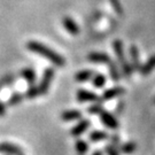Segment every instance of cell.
<instances>
[{
    "label": "cell",
    "mask_w": 155,
    "mask_h": 155,
    "mask_svg": "<svg viewBox=\"0 0 155 155\" xmlns=\"http://www.w3.org/2000/svg\"><path fill=\"white\" fill-rule=\"evenodd\" d=\"M27 48L32 53H36L38 55L43 56L47 61H50L53 66L63 67L66 64V59L61 54H59L58 52L52 50L51 47H48L47 45L43 44V43H39L36 40H30L27 43Z\"/></svg>",
    "instance_id": "cell-1"
},
{
    "label": "cell",
    "mask_w": 155,
    "mask_h": 155,
    "mask_svg": "<svg viewBox=\"0 0 155 155\" xmlns=\"http://www.w3.org/2000/svg\"><path fill=\"white\" fill-rule=\"evenodd\" d=\"M113 50H114V53L116 55L117 61L120 63V69H121L123 77H125L127 79H130L131 76H132L133 69L131 63L127 61V56H125L124 46H123V41L121 39H115L113 41Z\"/></svg>",
    "instance_id": "cell-2"
},
{
    "label": "cell",
    "mask_w": 155,
    "mask_h": 155,
    "mask_svg": "<svg viewBox=\"0 0 155 155\" xmlns=\"http://www.w3.org/2000/svg\"><path fill=\"white\" fill-rule=\"evenodd\" d=\"M54 76H55V69H54L53 67H47L44 70L43 76H41V79H40L39 85H38L40 95H45V94L48 92L51 83H52L53 79H54Z\"/></svg>",
    "instance_id": "cell-3"
},
{
    "label": "cell",
    "mask_w": 155,
    "mask_h": 155,
    "mask_svg": "<svg viewBox=\"0 0 155 155\" xmlns=\"http://www.w3.org/2000/svg\"><path fill=\"white\" fill-rule=\"evenodd\" d=\"M100 116V121L101 123L105 125L106 127H108V129H110L113 131H116L118 127H120V123H118V120H117V116L116 115H114L113 113L110 111L104 110L101 111V114L99 115Z\"/></svg>",
    "instance_id": "cell-4"
},
{
    "label": "cell",
    "mask_w": 155,
    "mask_h": 155,
    "mask_svg": "<svg viewBox=\"0 0 155 155\" xmlns=\"http://www.w3.org/2000/svg\"><path fill=\"white\" fill-rule=\"evenodd\" d=\"M123 94H125V89L123 86H120V85L113 86L110 89H107L106 91H104V93L100 95V101L102 104L105 101H109V100H113L115 98H120Z\"/></svg>",
    "instance_id": "cell-5"
},
{
    "label": "cell",
    "mask_w": 155,
    "mask_h": 155,
    "mask_svg": "<svg viewBox=\"0 0 155 155\" xmlns=\"http://www.w3.org/2000/svg\"><path fill=\"white\" fill-rule=\"evenodd\" d=\"M76 99L81 104H83V102H101L100 101V95H98L92 91L84 89L78 90L77 93H76Z\"/></svg>",
    "instance_id": "cell-6"
},
{
    "label": "cell",
    "mask_w": 155,
    "mask_h": 155,
    "mask_svg": "<svg viewBox=\"0 0 155 155\" xmlns=\"http://www.w3.org/2000/svg\"><path fill=\"white\" fill-rule=\"evenodd\" d=\"M23 153V150L18 146L13 143L8 141H2L0 143V154L5 155H20Z\"/></svg>",
    "instance_id": "cell-7"
},
{
    "label": "cell",
    "mask_w": 155,
    "mask_h": 155,
    "mask_svg": "<svg viewBox=\"0 0 155 155\" xmlns=\"http://www.w3.org/2000/svg\"><path fill=\"white\" fill-rule=\"evenodd\" d=\"M90 127H91V121L87 120V118H82V120H79V122L76 125H74L71 127L70 134L75 138H79Z\"/></svg>",
    "instance_id": "cell-8"
},
{
    "label": "cell",
    "mask_w": 155,
    "mask_h": 155,
    "mask_svg": "<svg viewBox=\"0 0 155 155\" xmlns=\"http://www.w3.org/2000/svg\"><path fill=\"white\" fill-rule=\"evenodd\" d=\"M87 60L90 62H93V63H104V64H109L113 59L110 58L109 54L104 53V52H92L90 53L87 56Z\"/></svg>",
    "instance_id": "cell-9"
},
{
    "label": "cell",
    "mask_w": 155,
    "mask_h": 155,
    "mask_svg": "<svg viewBox=\"0 0 155 155\" xmlns=\"http://www.w3.org/2000/svg\"><path fill=\"white\" fill-rule=\"evenodd\" d=\"M61 120L63 122H71V121H79L83 118V113L78 109H68L61 113Z\"/></svg>",
    "instance_id": "cell-10"
},
{
    "label": "cell",
    "mask_w": 155,
    "mask_h": 155,
    "mask_svg": "<svg viewBox=\"0 0 155 155\" xmlns=\"http://www.w3.org/2000/svg\"><path fill=\"white\" fill-rule=\"evenodd\" d=\"M62 24L64 29L67 30V32L72 35V36H77L78 33L81 32L79 27L77 25V23L74 21V18L70 16H64L62 20Z\"/></svg>",
    "instance_id": "cell-11"
},
{
    "label": "cell",
    "mask_w": 155,
    "mask_h": 155,
    "mask_svg": "<svg viewBox=\"0 0 155 155\" xmlns=\"http://www.w3.org/2000/svg\"><path fill=\"white\" fill-rule=\"evenodd\" d=\"M130 63L132 66V69L136 71L140 69V58H139V50L136 45H131L130 46Z\"/></svg>",
    "instance_id": "cell-12"
},
{
    "label": "cell",
    "mask_w": 155,
    "mask_h": 155,
    "mask_svg": "<svg viewBox=\"0 0 155 155\" xmlns=\"http://www.w3.org/2000/svg\"><path fill=\"white\" fill-rule=\"evenodd\" d=\"M20 76L27 81V83L29 85H35L36 84V79H37V76H36V71L33 68H30V67H27L22 69L20 71Z\"/></svg>",
    "instance_id": "cell-13"
},
{
    "label": "cell",
    "mask_w": 155,
    "mask_h": 155,
    "mask_svg": "<svg viewBox=\"0 0 155 155\" xmlns=\"http://www.w3.org/2000/svg\"><path fill=\"white\" fill-rule=\"evenodd\" d=\"M155 69V54L150 55L148 58V60L145 62L144 64H141L140 69H139V72L141 76H148L150 72Z\"/></svg>",
    "instance_id": "cell-14"
},
{
    "label": "cell",
    "mask_w": 155,
    "mask_h": 155,
    "mask_svg": "<svg viewBox=\"0 0 155 155\" xmlns=\"http://www.w3.org/2000/svg\"><path fill=\"white\" fill-rule=\"evenodd\" d=\"M89 139L91 143H100V141H104L109 139V134L107 131L104 130H93L89 133Z\"/></svg>",
    "instance_id": "cell-15"
},
{
    "label": "cell",
    "mask_w": 155,
    "mask_h": 155,
    "mask_svg": "<svg viewBox=\"0 0 155 155\" xmlns=\"http://www.w3.org/2000/svg\"><path fill=\"white\" fill-rule=\"evenodd\" d=\"M94 74H95V72H94L92 69H84V70H81V71L76 72V75H75V81L78 82V83L87 82V81H91V79L93 78Z\"/></svg>",
    "instance_id": "cell-16"
},
{
    "label": "cell",
    "mask_w": 155,
    "mask_h": 155,
    "mask_svg": "<svg viewBox=\"0 0 155 155\" xmlns=\"http://www.w3.org/2000/svg\"><path fill=\"white\" fill-rule=\"evenodd\" d=\"M108 70H109V76H110L111 81L114 83H117L121 81V69L120 67L117 66V63L115 61H111L109 64H108Z\"/></svg>",
    "instance_id": "cell-17"
},
{
    "label": "cell",
    "mask_w": 155,
    "mask_h": 155,
    "mask_svg": "<svg viewBox=\"0 0 155 155\" xmlns=\"http://www.w3.org/2000/svg\"><path fill=\"white\" fill-rule=\"evenodd\" d=\"M24 99H25V93H22L20 91H15V92H13L11 94L9 99L7 101V106H9V107L18 106Z\"/></svg>",
    "instance_id": "cell-18"
},
{
    "label": "cell",
    "mask_w": 155,
    "mask_h": 155,
    "mask_svg": "<svg viewBox=\"0 0 155 155\" xmlns=\"http://www.w3.org/2000/svg\"><path fill=\"white\" fill-rule=\"evenodd\" d=\"M91 81H92V85L95 89H104L106 82H107V77L102 72H98V74H94L93 78Z\"/></svg>",
    "instance_id": "cell-19"
},
{
    "label": "cell",
    "mask_w": 155,
    "mask_h": 155,
    "mask_svg": "<svg viewBox=\"0 0 155 155\" xmlns=\"http://www.w3.org/2000/svg\"><path fill=\"white\" fill-rule=\"evenodd\" d=\"M17 79V76L15 74H7L4 75L2 77H0V91L6 87V86H11L13 83H15Z\"/></svg>",
    "instance_id": "cell-20"
},
{
    "label": "cell",
    "mask_w": 155,
    "mask_h": 155,
    "mask_svg": "<svg viewBox=\"0 0 155 155\" xmlns=\"http://www.w3.org/2000/svg\"><path fill=\"white\" fill-rule=\"evenodd\" d=\"M136 148H137V144L134 141H127L124 144H121L118 150H120L121 154L130 155L136 152Z\"/></svg>",
    "instance_id": "cell-21"
},
{
    "label": "cell",
    "mask_w": 155,
    "mask_h": 155,
    "mask_svg": "<svg viewBox=\"0 0 155 155\" xmlns=\"http://www.w3.org/2000/svg\"><path fill=\"white\" fill-rule=\"evenodd\" d=\"M75 150L78 155H85L89 152V144L83 139L78 138L75 143Z\"/></svg>",
    "instance_id": "cell-22"
},
{
    "label": "cell",
    "mask_w": 155,
    "mask_h": 155,
    "mask_svg": "<svg viewBox=\"0 0 155 155\" xmlns=\"http://www.w3.org/2000/svg\"><path fill=\"white\" fill-rule=\"evenodd\" d=\"M37 97H40L38 85H29L25 91V99H36Z\"/></svg>",
    "instance_id": "cell-23"
},
{
    "label": "cell",
    "mask_w": 155,
    "mask_h": 155,
    "mask_svg": "<svg viewBox=\"0 0 155 155\" xmlns=\"http://www.w3.org/2000/svg\"><path fill=\"white\" fill-rule=\"evenodd\" d=\"M86 110H87L90 115H100L101 111L104 110V107L101 105V102H94V104H92L91 106L87 107Z\"/></svg>",
    "instance_id": "cell-24"
},
{
    "label": "cell",
    "mask_w": 155,
    "mask_h": 155,
    "mask_svg": "<svg viewBox=\"0 0 155 155\" xmlns=\"http://www.w3.org/2000/svg\"><path fill=\"white\" fill-rule=\"evenodd\" d=\"M109 4L118 16H123V7L120 2V0H109Z\"/></svg>",
    "instance_id": "cell-25"
},
{
    "label": "cell",
    "mask_w": 155,
    "mask_h": 155,
    "mask_svg": "<svg viewBox=\"0 0 155 155\" xmlns=\"http://www.w3.org/2000/svg\"><path fill=\"white\" fill-rule=\"evenodd\" d=\"M105 153L107 155H120L121 154V153H120V150L117 148L116 146L111 145L110 143L105 146Z\"/></svg>",
    "instance_id": "cell-26"
},
{
    "label": "cell",
    "mask_w": 155,
    "mask_h": 155,
    "mask_svg": "<svg viewBox=\"0 0 155 155\" xmlns=\"http://www.w3.org/2000/svg\"><path fill=\"white\" fill-rule=\"evenodd\" d=\"M109 143L111 145H114V146H116L117 148H120V146H121V138H120V136L117 133H113L111 136H109Z\"/></svg>",
    "instance_id": "cell-27"
},
{
    "label": "cell",
    "mask_w": 155,
    "mask_h": 155,
    "mask_svg": "<svg viewBox=\"0 0 155 155\" xmlns=\"http://www.w3.org/2000/svg\"><path fill=\"white\" fill-rule=\"evenodd\" d=\"M124 110H125V102L123 100H120L118 104L116 105V107H115V115L120 116V115H122Z\"/></svg>",
    "instance_id": "cell-28"
},
{
    "label": "cell",
    "mask_w": 155,
    "mask_h": 155,
    "mask_svg": "<svg viewBox=\"0 0 155 155\" xmlns=\"http://www.w3.org/2000/svg\"><path fill=\"white\" fill-rule=\"evenodd\" d=\"M6 110H7V107L5 104H2L0 101V117H4L6 115Z\"/></svg>",
    "instance_id": "cell-29"
},
{
    "label": "cell",
    "mask_w": 155,
    "mask_h": 155,
    "mask_svg": "<svg viewBox=\"0 0 155 155\" xmlns=\"http://www.w3.org/2000/svg\"><path fill=\"white\" fill-rule=\"evenodd\" d=\"M91 155H104V152L101 150H95Z\"/></svg>",
    "instance_id": "cell-30"
},
{
    "label": "cell",
    "mask_w": 155,
    "mask_h": 155,
    "mask_svg": "<svg viewBox=\"0 0 155 155\" xmlns=\"http://www.w3.org/2000/svg\"><path fill=\"white\" fill-rule=\"evenodd\" d=\"M20 155H25V154H24V153H22V154H20Z\"/></svg>",
    "instance_id": "cell-31"
}]
</instances>
